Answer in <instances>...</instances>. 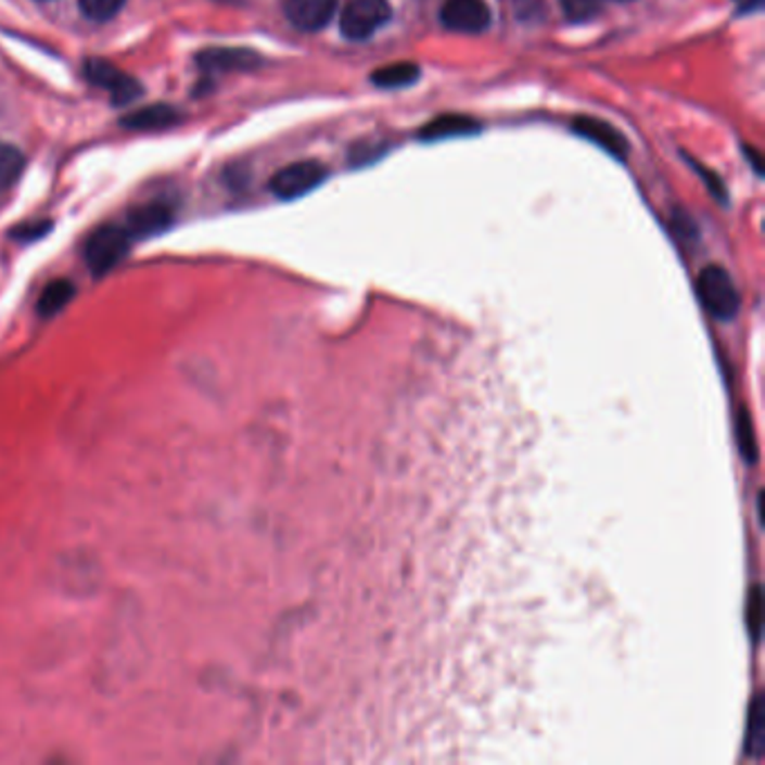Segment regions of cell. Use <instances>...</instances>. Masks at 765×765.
<instances>
[{"label": "cell", "mask_w": 765, "mask_h": 765, "mask_svg": "<svg viewBox=\"0 0 765 765\" xmlns=\"http://www.w3.org/2000/svg\"><path fill=\"white\" fill-rule=\"evenodd\" d=\"M696 290L698 296H701V304L712 317L721 321L737 317L741 308V294L737 290L735 279H731L729 272L721 268V265H707L696 279Z\"/></svg>", "instance_id": "6da1fadb"}, {"label": "cell", "mask_w": 765, "mask_h": 765, "mask_svg": "<svg viewBox=\"0 0 765 765\" xmlns=\"http://www.w3.org/2000/svg\"><path fill=\"white\" fill-rule=\"evenodd\" d=\"M130 234L126 227L102 225L97 227L84 245V258L88 270L97 277L111 272L115 265L128 254Z\"/></svg>", "instance_id": "7a4b0ae2"}, {"label": "cell", "mask_w": 765, "mask_h": 765, "mask_svg": "<svg viewBox=\"0 0 765 765\" xmlns=\"http://www.w3.org/2000/svg\"><path fill=\"white\" fill-rule=\"evenodd\" d=\"M388 0H348L340 16L342 37L348 41H369L391 21Z\"/></svg>", "instance_id": "3957f363"}, {"label": "cell", "mask_w": 765, "mask_h": 765, "mask_svg": "<svg viewBox=\"0 0 765 765\" xmlns=\"http://www.w3.org/2000/svg\"><path fill=\"white\" fill-rule=\"evenodd\" d=\"M326 178H328V169L321 162L317 160L294 162L272 176L270 191L279 197V201H296V197L315 191Z\"/></svg>", "instance_id": "277c9868"}, {"label": "cell", "mask_w": 765, "mask_h": 765, "mask_svg": "<svg viewBox=\"0 0 765 765\" xmlns=\"http://www.w3.org/2000/svg\"><path fill=\"white\" fill-rule=\"evenodd\" d=\"M86 79L99 88H106L115 106H128L142 97V84L115 68L113 63L104 59H90L86 63Z\"/></svg>", "instance_id": "5b68a950"}, {"label": "cell", "mask_w": 765, "mask_h": 765, "mask_svg": "<svg viewBox=\"0 0 765 765\" xmlns=\"http://www.w3.org/2000/svg\"><path fill=\"white\" fill-rule=\"evenodd\" d=\"M441 23L458 35H483L492 25V10L485 0H445Z\"/></svg>", "instance_id": "8992f818"}, {"label": "cell", "mask_w": 765, "mask_h": 765, "mask_svg": "<svg viewBox=\"0 0 765 765\" xmlns=\"http://www.w3.org/2000/svg\"><path fill=\"white\" fill-rule=\"evenodd\" d=\"M195 61L207 73H250L263 63L260 54L247 48H207Z\"/></svg>", "instance_id": "52a82bcc"}, {"label": "cell", "mask_w": 765, "mask_h": 765, "mask_svg": "<svg viewBox=\"0 0 765 765\" xmlns=\"http://www.w3.org/2000/svg\"><path fill=\"white\" fill-rule=\"evenodd\" d=\"M573 132H577L579 138L597 144L600 149H604L609 155L617 157V160H626L628 157V140L622 136V132L604 122V119H597V117H590V115H579L573 119Z\"/></svg>", "instance_id": "ba28073f"}, {"label": "cell", "mask_w": 765, "mask_h": 765, "mask_svg": "<svg viewBox=\"0 0 765 765\" xmlns=\"http://www.w3.org/2000/svg\"><path fill=\"white\" fill-rule=\"evenodd\" d=\"M340 0H285V16L292 27L302 31L323 29L337 12Z\"/></svg>", "instance_id": "9c48e42d"}, {"label": "cell", "mask_w": 765, "mask_h": 765, "mask_svg": "<svg viewBox=\"0 0 765 765\" xmlns=\"http://www.w3.org/2000/svg\"><path fill=\"white\" fill-rule=\"evenodd\" d=\"M171 222H174V209L162 201H155V203H146V205H140V207L128 212L126 231L130 234V239L132 237L149 239V237L160 234V231H164V229H169Z\"/></svg>", "instance_id": "30bf717a"}, {"label": "cell", "mask_w": 765, "mask_h": 765, "mask_svg": "<svg viewBox=\"0 0 765 765\" xmlns=\"http://www.w3.org/2000/svg\"><path fill=\"white\" fill-rule=\"evenodd\" d=\"M481 130V124L474 117L468 115H443L431 119L424 124L418 132L420 140L426 142H438V140H449V138H462V136H474Z\"/></svg>", "instance_id": "8fae6325"}, {"label": "cell", "mask_w": 765, "mask_h": 765, "mask_svg": "<svg viewBox=\"0 0 765 765\" xmlns=\"http://www.w3.org/2000/svg\"><path fill=\"white\" fill-rule=\"evenodd\" d=\"M182 117L174 106L153 104L140 111H132L119 119L126 130H164L178 124Z\"/></svg>", "instance_id": "7c38bea8"}, {"label": "cell", "mask_w": 765, "mask_h": 765, "mask_svg": "<svg viewBox=\"0 0 765 765\" xmlns=\"http://www.w3.org/2000/svg\"><path fill=\"white\" fill-rule=\"evenodd\" d=\"M418 79H420V65L411 63V61H397V63L384 65V68H378L375 73H371V81L384 90L405 88V86L416 84Z\"/></svg>", "instance_id": "4fadbf2b"}, {"label": "cell", "mask_w": 765, "mask_h": 765, "mask_svg": "<svg viewBox=\"0 0 765 765\" xmlns=\"http://www.w3.org/2000/svg\"><path fill=\"white\" fill-rule=\"evenodd\" d=\"M75 292L77 290L68 279H56V281L48 283L41 292V298H39V313L43 317H52V315L61 313L65 306L73 302Z\"/></svg>", "instance_id": "5bb4252c"}, {"label": "cell", "mask_w": 765, "mask_h": 765, "mask_svg": "<svg viewBox=\"0 0 765 765\" xmlns=\"http://www.w3.org/2000/svg\"><path fill=\"white\" fill-rule=\"evenodd\" d=\"M25 171V155L14 146L0 142V191H5L18 182Z\"/></svg>", "instance_id": "9a60e30c"}, {"label": "cell", "mask_w": 765, "mask_h": 765, "mask_svg": "<svg viewBox=\"0 0 765 765\" xmlns=\"http://www.w3.org/2000/svg\"><path fill=\"white\" fill-rule=\"evenodd\" d=\"M126 5V0H79V8L86 18L94 23L113 21Z\"/></svg>", "instance_id": "2e32d148"}, {"label": "cell", "mask_w": 765, "mask_h": 765, "mask_svg": "<svg viewBox=\"0 0 765 765\" xmlns=\"http://www.w3.org/2000/svg\"><path fill=\"white\" fill-rule=\"evenodd\" d=\"M604 0H559V8L563 16L571 23H586L592 21L602 12Z\"/></svg>", "instance_id": "e0dca14e"}, {"label": "cell", "mask_w": 765, "mask_h": 765, "mask_svg": "<svg viewBox=\"0 0 765 765\" xmlns=\"http://www.w3.org/2000/svg\"><path fill=\"white\" fill-rule=\"evenodd\" d=\"M763 729H765V716H763V710H761V698H756V701L752 703V714H750V741H748V748L752 750L754 756L761 754L763 750Z\"/></svg>", "instance_id": "ac0fdd59"}, {"label": "cell", "mask_w": 765, "mask_h": 765, "mask_svg": "<svg viewBox=\"0 0 765 765\" xmlns=\"http://www.w3.org/2000/svg\"><path fill=\"white\" fill-rule=\"evenodd\" d=\"M50 227H52L50 220H35V222H27V225L14 229L12 237H14V239H21V241H37V239H41V237L48 234Z\"/></svg>", "instance_id": "d6986e66"}, {"label": "cell", "mask_w": 765, "mask_h": 765, "mask_svg": "<svg viewBox=\"0 0 765 765\" xmlns=\"http://www.w3.org/2000/svg\"><path fill=\"white\" fill-rule=\"evenodd\" d=\"M761 620H763V597H761V588L754 586L752 597H750V615H748L754 640H758V636H761Z\"/></svg>", "instance_id": "ffe728a7"}, {"label": "cell", "mask_w": 765, "mask_h": 765, "mask_svg": "<svg viewBox=\"0 0 765 765\" xmlns=\"http://www.w3.org/2000/svg\"><path fill=\"white\" fill-rule=\"evenodd\" d=\"M691 169H696L698 174H701L707 182V189L712 191V195H716L718 197V203H725V195H727V191H725V187H723V182H721V178L714 174V171H707V169H703V166H701V162H696V160H691Z\"/></svg>", "instance_id": "44dd1931"}, {"label": "cell", "mask_w": 765, "mask_h": 765, "mask_svg": "<svg viewBox=\"0 0 765 765\" xmlns=\"http://www.w3.org/2000/svg\"><path fill=\"white\" fill-rule=\"evenodd\" d=\"M615 3H630V0H615Z\"/></svg>", "instance_id": "7402d4cb"}, {"label": "cell", "mask_w": 765, "mask_h": 765, "mask_svg": "<svg viewBox=\"0 0 765 765\" xmlns=\"http://www.w3.org/2000/svg\"><path fill=\"white\" fill-rule=\"evenodd\" d=\"M225 3H237V0H225Z\"/></svg>", "instance_id": "603a6c76"}]
</instances>
